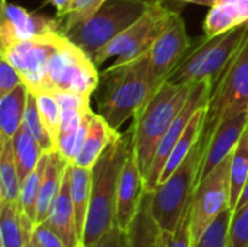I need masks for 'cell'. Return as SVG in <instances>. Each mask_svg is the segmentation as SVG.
I'll list each match as a JSON object with an SVG mask.
<instances>
[{
	"mask_svg": "<svg viewBox=\"0 0 248 247\" xmlns=\"http://www.w3.org/2000/svg\"><path fill=\"white\" fill-rule=\"evenodd\" d=\"M150 71L148 51L126 63H112L100 73V82L94 90L97 114L106 122L119 130L155 92Z\"/></svg>",
	"mask_w": 248,
	"mask_h": 247,
	"instance_id": "1",
	"label": "cell"
},
{
	"mask_svg": "<svg viewBox=\"0 0 248 247\" xmlns=\"http://www.w3.org/2000/svg\"><path fill=\"white\" fill-rule=\"evenodd\" d=\"M131 148V131L121 134L108 146L92 167L90 204L81 240L83 247L93 245L99 237L116 226L118 185Z\"/></svg>",
	"mask_w": 248,
	"mask_h": 247,
	"instance_id": "2",
	"label": "cell"
},
{
	"mask_svg": "<svg viewBox=\"0 0 248 247\" xmlns=\"http://www.w3.org/2000/svg\"><path fill=\"white\" fill-rule=\"evenodd\" d=\"M193 86L195 84L182 86L163 82L134 115L131 143L144 178L148 173L164 134L189 99Z\"/></svg>",
	"mask_w": 248,
	"mask_h": 247,
	"instance_id": "3",
	"label": "cell"
},
{
	"mask_svg": "<svg viewBox=\"0 0 248 247\" xmlns=\"http://www.w3.org/2000/svg\"><path fill=\"white\" fill-rule=\"evenodd\" d=\"M246 111H248V32L212 84L199 137L203 148H206L219 124Z\"/></svg>",
	"mask_w": 248,
	"mask_h": 247,
	"instance_id": "4",
	"label": "cell"
},
{
	"mask_svg": "<svg viewBox=\"0 0 248 247\" xmlns=\"http://www.w3.org/2000/svg\"><path fill=\"white\" fill-rule=\"evenodd\" d=\"M248 32V23L217 36H203L169 73L164 82L173 84H196L205 79L215 82L225 68ZM214 84V83H212Z\"/></svg>",
	"mask_w": 248,
	"mask_h": 247,
	"instance_id": "5",
	"label": "cell"
},
{
	"mask_svg": "<svg viewBox=\"0 0 248 247\" xmlns=\"http://www.w3.org/2000/svg\"><path fill=\"white\" fill-rule=\"evenodd\" d=\"M203 154L205 148L198 140L174 173L151 192V211L163 230L174 231L186 208L192 204Z\"/></svg>",
	"mask_w": 248,
	"mask_h": 247,
	"instance_id": "6",
	"label": "cell"
},
{
	"mask_svg": "<svg viewBox=\"0 0 248 247\" xmlns=\"http://www.w3.org/2000/svg\"><path fill=\"white\" fill-rule=\"evenodd\" d=\"M153 0H106L86 22L64 35L90 57L144 15Z\"/></svg>",
	"mask_w": 248,
	"mask_h": 247,
	"instance_id": "7",
	"label": "cell"
},
{
	"mask_svg": "<svg viewBox=\"0 0 248 247\" xmlns=\"http://www.w3.org/2000/svg\"><path fill=\"white\" fill-rule=\"evenodd\" d=\"M173 13L174 10L166 7L160 0H153L141 17L96 51L92 55V60L96 66H100L109 58H116L113 63H126L138 58L151 48L154 41L167 26Z\"/></svg>",
	"mask_w": 248,
	"mask_h": 247,
	"instance_id": "8",
	"label": "cell"
},
{
	"mask_svg": "<svg viewBox=\"0 0 248 247\" xmlns=\"http://www.w3.org/2000/svg\"><path fill=\"white\" fill-rule=\"evenodd\" d=\"M100 82V73L92 57L78 45L64 36L52 54L44 90H67L83 96H92Z\"/></svg>",
	"mask_w": 248,
	"mask_h": 247,
	"instance_id": "9",
	"label": "cell"
},
{
	"mask_svg": "<svg viewBox=\"0 0 248 247\" xmlns=\"http://www.w3.org/2000/svg\"><path fill=\"white\" fill-rule=\"evenodd\" d=\"M231 157L232 154L222 160L196 186L190 207L192 245L199 240L203 231L222 211L231 208Z\"/></svg>",
	"mask_w": 248,
	"mask_h": 247,
	"instance_id": "10",
	"label": "cell"
},
{
	"mask_svg": "<svg viewBox=\"0 0 248 247\" xmlns=\"http://www.w3.org/2000/svg\"><path fill=\"white\" fill-rule=\"evenodd\" d=\"M64 36L62 32H54L13 44L1 48V58H6L16 68L28 90L36 95L44 90L49 60Z\"/></svg>",
	"mask_w": 248,
	"mask_h": 247,
	"instance_id": "11",
	"label": "cell"
},
{
	"mask_svg": "<svg viewBox=\"0 0 248 247\" xmlns=\"http://www.w3.org/2000/svg\"><path fill=\"white\" fill-rule=\"evenodd\" d=\"M212 83L214 82L211 79H205L193 86V89L189 95V99L186 100V103L183 105V108L174 118L173 124L164 134V137L157 148L154 160H153V163L148 169V173L145 176V191L153 192L158 186L163 170L166 167V163H167L174 146L183 135L187 124L190 122V119L196 114V111L208 103V99H209V95L212 90Z\"/></svg>",
	"mask_w": 248,
	"mask_h": 247,
	"instance_id": "12",
	"label": "cell"
},
{
	"mask_svg": "<svg viewBox=\"0 0 248 247\" xmlns=\"http://www.w3.org/2000/svg\"><path fill=\"white\" fill-rule=\"evenodd\" d=\"M192 47L186 25L179 12H174L164 31L148 49L150 71L155 89L166 80L169 73L186 55Z\"/></svg>",
	"mask_w": 248,
	"mask_h": 247,
	"instance_id": "13",
	"label": "cell"
},
{
	"mask_svg": "<svg viewBox=\"0 0 248 247\" xmlns=\"http://www.w3.org/2000/svg\"><path fill=\"white\" fill-rule=\"evenodd\" d=\"M0 42L1 48L17 42L31 41L48 33L62 32L60 23L51 17L35 15L16 4H4L0 12Z\"/></svg>",
	"mask_w": 248,
	"mask_h": 247,
	"instance_id": "14",
	"label": "cell"
},
{
	"mask_svg": "<svg viewBox=\"0 0 248 247\" xmlns=\"http://www.w3.org/2000/svg\"><path fill=\"white\" fill-rule=\"evenodd\" d=\"M144 194H145V178L131 148V153L122 167L119 185H118L116 227L128 231L131 223L135 218V214L138 211Z\"/></svg>",
	"mask_w": 248,
	"mask_h": 247,
	"instance_id": "15",
	"label": "cell"
},
{
	"mask_svg": "<svg viewBox=\"0 0 248 247\" xmlns=\"http://www.w3.org/2000/svg\"><path fill=\"white\" fill-rule=\"evenodd\" d=\"M247 125L248 111L240 114L238 116L230 121L219 124V127L215 130L205 148V154L199 172V182L203 181L222 160H225L228 156L232 154Z\"/></svg>",
	"mask_w": 248,
	"mask_h": 247,
	"instance_id": "16",
	"label": "cell"
},
{
	"mask_svg": "<svg viewBox=\"0 0 248 247\" xmlns=\"http://www.w3.org/2000/svg\"><path fill=\"white\" fill-rule=\"evenodd\" d=\"M67 245V247H83L78 237L76 214L71 201V163L67 166L60 192L52 204L48 220L45 221Z\"/></svg>",
	"mask_w": 248,
	"mask_h": 247,
	"instance_id": "17",
	"label": "cell"
},
{
	"mask_svg": "<svg viewBox=\"0 0 248 247\" xmlns=\"http://www.w3.org/2000/svg\"><path fill=\"white\" fill-rule=\"evenodd\" d=\"M167 231L151 211V192L145 191L134 221L128 229V247H166Z\"/></svg>",
	"mask_w": 248,
	"mask_h": 247,
	"instance_id": "18",
	"label": "cell"
},
{
	"mask_svg": "<svg viewBox=\"0 0 248 247\" xmlns=\"http://www.w3.org/2000/svg\"><path fill=\"white\" fill-rule=\"evenodd\" d=\"M248 23V0H217L203 22L206 36H217Z\"/></svg>",
	"mask_w": 248,
	"mask_h": 247,
	"instance_id": "19",
	"label": "cell"
},
{
	"mask_svg": "<svg viewBox=\"0 0 248 247\" xmlns=\"http://www.w3.org/2000/svg\"><path fill=\"white\" fill-rule=\"evenodd\" d=\"M119 135V131L112 128L103 116H100L97 112H93L84 146L73 165L78 167L92 169L99 160V157L103 154V151L108 148V146L113 143Z\"/></svg>",
	"mask_w": 248,
	"mask_h": 247,
	"instance_id": "20",
	"label": "cell"
},
{
	"mask_svg": "<svg viewBox=\"0 0 248 247\" xmlns=\"http://www.w3.org/2000/svg\"><path fill=\"white\" fill-rule=\"evenodd\" d=\"M70 163L55 150L48 153V163L44 173V181L41 186V194L38 199V210H36V224L44 223L48 220L52 204L60 192L64 173Z\"/></svg>",
	"mask_w": 248,
	"mask_h": 247,
	"instance_id": "21",
	"label": "cell"
},
{
	"mask_svg": "<svg viewBox=\"0 0 248 247\" xmlns=\"http://www.w3.org/2000/svg\"><path fill=\"white\" fill-rule=\"evenodd\" d=\"M28 95V87L20 83L7 95L0 96V138H13L22 127Z\"/></svg>",
	"mask_w": 248,
	"mask_h": 247,
	"instance_id": "22",
	"label": "cell"
},
{
	"mask_svg": "<svg viewBox=\"0 0 248 247\" xmlns=\"http://www.w3.org/2000/svg\"><path fill=\"white\" fill-rule=\"evenodd\" d=\"M20 185L13 140L0 138V202H19Z\"/></svg>",
	"mask_w": 248,
	"mask_h": 247,
	"instance_id": "23",
	"label": "cell"
},
{
	"mask_svg": "<svg viewBox=\"0 0 248 247\" xmlns=\"http://www.w3.org/2000/svg\"><path fill=\"white\" fill-rule=\"evenodd\" d=\"M90 189H92V169L78 167L71 163V201L74 207L76 224H77L80 240H83V233L86 227L89 204H90Z\"/></svg>",
	"mask_w": 248,
	"mask_h": 247,
	"instance_id": "24",
	"label": "cell"
},
{
	"mask_svg": "<svg viewBox=\"0 0 248 247\" xmlns=\"http://www.w3.org/2000/svg\"><path fill=\"white\" fill-rule=\"evenodd\" d=\"M205 106H202V108H199L196 111V114L192 116L190 122L187 124L183 135L180 137V140L174 146V148H173V151H171V154H170V157H169V160L166 163V167L163 170L160 183L167 181L174 173V170L182 165V162L186 159V156L190 153V150L193 148V146L199 140L201 131H202V124H203V116H205Z\"/></svg>",
	"mask_w": 248,
	"mask_h": 247,
	"instance_id": "25",
	"label": "cell"
},
{
	"mask_svg": "<svg viewBox=\"0 0 248 247\" xmlns=\"http://www.w3.org/2000/svg\"><path fill=\"white\" fill-rule=\"evenodd\" d=\"M12 140H13V150H15L19 178L20 181H25L28 175L38 166L39 160L44 156V150L41 144L36 141V138L29 132V130L23 124Z\"/></svg>",
	"mask_w": 248,
	"mask_h": 247,
	"instance_id": "26",
	"label": "cell"
},
{
	"mask_svg": "<svg viewBox=\"0 0 248 247\" xmlns=\"http://www.w3.org/2000/svg\"><path fill=\"white\" fill-rule=\"evenodd\" d=\"M0 243L1 247H26L19 202H0Z\"/></svg>",
	"mask_w": 248,
	"mask_h": 247,
	"instance_id": "27",
	"label": "cell"
},
{
	"mask_svg": "<svg viewBox=\"0 0 248 247\" xmlns=\"http://www.w3.org/2000/svg\"><path fill=\"white\" fill-rule=\"evenodd\" d=\"M48 163V153H44L42 159L39 160L38 166L28 175L20 185V195H19V207L22 213L29 217L36 224V210H38V199L41 194V186L44 181V173Z\"/></svg>",
	"mask_w": 248,
	"mask_h": 247,
	"instance_id": "28",
	"label": "cell"
},
{
	"mask_svg": "<svg viewBox=\"0 0 248 247\" xmlns=\"http://www.w3.org/2000/svg\"><path fill=\"white\" fill-rule=\"evenodd\" d=\"M231 197L230 207L232 210L237 208L240 195L248 181V125L244 130L234 153L231 157Z\"/></svg>",
	"mask_w": 248,
	"mask_h": 247,
	"instance_id": "29",
	"label": "cell"
},
{
	"mask_svg": "<svg viewBox=\"0 0 248 247\" xmlns=\"http://www.w3.org/2000/svg\"><path fill=\"white\" fill-rule=\"evenodd\" d=\"M29 132L36 138V141L41 144L44 153H52L57 150L55 147V141L52 140V137L49 135V132L45 130L41 115H39V109H38V102H36V95L29 92L28 95V103H26V109H25V115H23V122H22Z\"/></svg>",
	"mask_w": 248,
	"mask_h": 247,
	"instance_id": "30",
	"label": "cell"
},
{
	"mask_svg": "<svg viewBox=\"0 0 248 247\" xmlns=\"http://www.w3.org/2000/svg\"><path fill=\"white\" fill-rule=\"evenodd\" d=\"M232 215V208H227L225 211H222L209 224V227L199 237V240L192 245V247H228Z\"/></svg>",
	"mask_w": 248,
	"mask_h": 247,
	"instance_id": "31",
	"label": "cell"
},
{
	"mask_svg": "<svg viewBox=\"0 0 248 247\" xmlns=\"http://www.w3.org/2000/svg\"><path fill=\"white\" fill-rule=\"evenodd\" d=\"M36 102H38V109L42 124L45 130L49 132V135L52 137V140L55 141V147H57V138L60 134V124H61V108L54 93L49 90H42L36 93Z\"/></svg>",
	"mask_w": 248,
	"mask_h": 247,
	"instance_id": "32",
	"label": "cell"
},
{
	"mask_svg": "<svg viewBox=\"0 0 248 247\" xmlns=\"http://www.w3.org/2000/svg\"><path fill=\"white\" fill-rule=\"evenodd\" d=\"M92 115H93V111H90L81 125L74 130L73 132H68V134H64V135H60L57 138V151L68 162V163H74V160L77 159V156L80 154L83 146H84V141H86V135H87V130H89V124H90V119H92Z\"/></svg>",
	"mask_w": 248,
	"mask_h": 247,
	"instance_id": "33",
	"label": "cell"
},
{
	"mask_svg": "<svg viewBox=\"0 0 248 247\" xmlns=\"http://www.w3.org/2000/svg\"><path fill=\"white\" fill-rule=\"evenodd\" d=\"M106 0H73L71 3V10L65 19L64 28H62V33L83 22H86L87 19H90L105 3Z\"/></svg>",
	"mask_w": 248,
	"mask_h": 247,
	"instance_id": "34",
	"label": "cell"
},
{
	"mask_svg": "<svg viewBox=\"0 0 248 247\" xmlns=\"http://www.w3.org/2000/svg\"><path fill=\"white\" fill-rule=\"evenodd\" d=\"M228 247H248V202L234 211Z\"/></svg>",
	"mask_w": 248,
	"mask_h": 247,
	"instance_id": "35",
	"label": "cell"
},
{
	"mask_svg": "<svg viewBox=\"0 0 248 247\" xmlns=\"http://www.w3.org/2000/svg\"><path fill=\"white\" fill-rule=\"evenodd\" d=\"M190 207L186 208L177 229L174 231H167L166 247H192V233H190Z\"/></svg>",
	"mask_w": 248,
	"mask_h": 247,
	"instance_id": "36",
	"label": "cell"
},
{
	"mask_svg": "<svg viewBox=\"0 0 248 247\" xmlns=\"http://www.w3.org/2000/svg\"><path fill=\"white\" fill-rule=\"evenodd\" d=\"M61 111L64 109H80V111H89L90 108V96H83L74 92L67 90H57L52 92Z\"/></svg>",
	"mask_w": 248,
	"mask_h": 247,
	"instance_id": "37",
	"label": "cell"
},
{
	"mask_svg": "<svg viewBox=\"0 0 248 247\" xmlns=\"http://www.w3.org/2000/svg\"><path fill=\"white\" fill-rule=\"evenodd\" d=\"M32 239L39 247H67L62 239L45 221L35 224Z\"/></svg>",
	"mask_w": 248,
	"mask_h": 247,
	"instance_id": "38",
	"label": "cell"
},
{
	"mask_svg": "<svg viewBox=\"0 0 248 247\" xmlns=\"http://www.w3.org/2000/svg\"><path fill=\"white\" fill-rule=\"evenodd\" d=\"M22 82V77L16 71V68L6 60H0V96L7 95L15 87H17Z\"/></svg>",
	"mask_w": 248,
	"mask_h": 247,
	"instance_id": "39",
	"label": "cell"
},
{
	"mask_svg": "<svg viewBox=\"0 0 248 247\" xmlns=\"http://www.w3.org/2000/svg\"><path fill=\"white\" fill-rule=\"evenodd\" d=\"M89 247H128V231L115 226Z\"/></svg>",
	"mask_w": 248,
	"mask_h": 247,
	"instance_id": "40",
	"label": "cell"
},
{
	"mask_svg": "<svg viewBox=\"0 0 248 247\" xmlns=\"http://www.w3.org/2000/svg\"><path fill=\"white\" fill-rule=\"evenodd\" d=\"M22 223H23V229H25V239H26V247H39L32 239V231L35 229V223L26 217L23 213H22Z\"/></svg>",
	"mask_w": 248,
	"mask_h": 247,
	"instance_id": "41",
	"label": "cell"
},
{
	"mask_svg": "<svg viewBox=\"0 0 248 247\" xmlns=\"http://www.w3.org/2000/svg\"><path fill=\"white\" fill-rule=\"evenodd\" d=\"M57 10V16L60 17H67L70 10H71V3L73 0H48Z\"/></svg>",
	"mask_w": 248,
	"mask_h": 247,
	"instance_id": "42",
	"label": "cell"
},
{
	"mask_svg": "<svg viewBox=\"0 0 248 247\" xmlns=\"http://www.w3.org/2000/svg\"><path fill=\"white\" fill-rule=\"evenodd\" d=\"M174 1H182V3H192V4H199V6H214L217 0H174Z\"/></svg>",
	"mask_w": 248,
	"mask_h": 247,
	"instance_id": "43",
	"label": "cell"
},
{
	"mask_svg": "<svg viewBox=\"0 0 248 247\" xmlns=\"http://www.w3.org/2000/svg\"><path fill=\"white\" fill-rule=\"evenodd\" d=\"M248 202V181L247 183H246V186H244V189H243V192H241V195H240V199H238V204H237V208L235 210H238V208H241L243 205H246ZM234 210V211H235Z\"/></svg>",
	"mask_w": 248,
	"mask_h": 247,
	"instance_id": "44",
	"label": "cell"
},
{
	"mask_svg": "<svg viewBox=\"0 0 248 247\" xmlns=\"http://www.w3.org/2000/svg\"><path fill=\"white\" fill-rule=\"evenodd\" d=\"M6 4V0H1V6H4Z\"/></svg>",
	"mask_w": 248,
	"mask_h": 247,
	"instance_id": "45",
	"label": "cell"
}]
</instances>
